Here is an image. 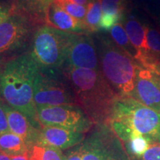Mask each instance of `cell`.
<instances>
[{"mask_svg": "<svg viewBox=\"0 0 160 160\" xmlns=\"http://www.w3.org/2000/svg\"><path fill=\"white\" fill-rule=\"evenodd\" d=\"M130 97L142 105L160 112V81L154 73L139 68L134 89Z\"/></svg>", "mask_w": 160, "mask_h": 160, "instance_id": "obj_11", "label": "cell"}, {"mask_svg": "<svg viewBox=\"0 0 160 160\" xmlns=\"http://www.w3.org/2000/svg\"><path fill=\"white\" fill-rule=\"evenodd\" d=\"M124 17H125L121 15L102 13L99 22V29L104 30V31H109L116 24L119 23V22L120 21H122Z\"/></svg>", "mask_w": 160, "mask_h": 160, "instance_id": "obj_25", "label": "cell"}, {"mask_svg": "<svg viewBox=\"0 0 160 160\" xmlns=\"http://www.w3.org/2000/svg\"><path fill=\"white\" fill-rule=\"evenodd\" d=\"M29 151L22 138L12 132L0 134V152L9 157L25 154Z\"/></svg>", "mask_w": 160, "mask_h": 160, "instance_id": "obj_17", "label": "cell"}, {"mask_svg": "<svg viewBox=\"0 0 160 160\" xmlns=\"http://www.w3.org/2000/svg\"><path fill=\"white\" fill-rule=\"evenodd\" d=\"M42 126H52L85 133L94 123L77 105H63L37 109Z\"/></svg>", "mask_w": 160, "mask_h": 160, "instance_id": "obj_9", "label": "cell"}, {"mask_svg": "<svg viewBox=\"0 0 160 160\" xmlns=\"http://www.w3.org/2000/svg\"><path fill=\"white\" fill-rule=\"evenodd\" d=\"M0 160H11V157H8L0 152Z\"/></svg>", "mask_w": 160, "mask_h": 160, "instance_id": "obj_32", "label": "cell"}, {"mask_svg": "<svg viewBox=\"0 0 160 160\" xmlns=\"http://www.w3.org/2000/svg\"><path fill=\"white\" fill-rule=\"evenodd\" d=\"M102 13L125 17V0H100Z\"/></svg>", "mask_w": 160, "mask_h": 160, "instance_id": "obj_23", "label": "cell"}, {"mask_svg": "<svg viewBox=\"0 0 160 160\" xmlns=\"http://www.w3.org/2000/svg\"><path fill=\"white\" fill-rule=\"evenodd\" d=\"M39 26L29 16L14 8L0 24V63L27 53Z\"/></svg>", "mask_w": 160, "mask_h": 160, "instance_id": "obj_6", "label": "cell"}, {"mask_svg": "<svg viewBox=\"0 0 160 160\" xmlns=\"http://www.w3.org/2000/svg\"><path fill=\"white\" fill-rule=\"evenodd\" d=\"M102 14V11L100 0H91L87 5V13L83 22L88 33L99 31Z\"/></svg>", "mask_w": 160, "mask_h": 160, "instance_id": "obj_19", "label": "cell"}, {"mask_svg": "<svg viewBox=\"0 0 160 160\" xmlns=\"http://www.w3.org/2000/svg\"><path fill=\"white\" fill-rule=\"evenodd\" d=\"M36 108L77 105L68 80L62 69H39L33 86Z\"/></svg>", "mask_w": 160, "mask_h": 160, "instance_id": "obj_7", "label": "cell"}, {"mask_svg": "<svg viewBox=\"0 0 160 160\" xmlns=\"http://www.w3.org/2000/svg\"><path fill=\"white\" fill-rule=\"evenodd\" d=\"M68 80L78 105L94 125H109L118 95L97 70L62 68Z\"/></svg>", "mask_w": 160, "mask_h": 160, "instance_id": "obj_2", "label": "cell"}, {"mask_svg": "<svg viewBox=\"0 0 160 160\" xmlns=\"http://www.w3.org/2000/svg\"><path fill=\"white\" fill-rule=\"evenodd\" d=\"M73 2L76 4H78L79 5H82V6H86L88 5V4L91 0H72Z\"/></svg>", "mask_w": 160, "mask_h": 160, "instance_id": "obj_30", "label": "cell"}, {"mask_svg": "<svg viewBox=\"0 0 160 160\" xmlns=\"http://www.w3.org/2000/svg\"><path fill=\"white\" fill-rule=\"evenodd\" d=\"M28 153L30 160H66L61 150L42 144L33 145Z\"/></svg>", "mask_w": 160, "mask_h": 160, "instance_id": "obj_18", "label": "cell"}, {"mask_svg": "<svg viewBox=\"0 0 160 160\" xmlns=\"http://www.w3.org/2000/svg\"><path fill=\"white\" fill-rule=\"evenodd\" d=\"M150 144L145 137L137 135L125 143V148L128 157H139L147 151Z\"/></svg>", "mask_w": 160, "mask_h": 160, "instance_id": "obj_21", "label": "cell"}, {"mask_svg": "<svg viewBox=\"0 0 160 160\" xmlns=\"http://www.w3.org/2000/svg\"><path fill=\"white\" fill-rule=\"evenodd\" d=\"M111 36L113 40L120 48L128 53L133 58L137 54V51L130 42L125 28L122 23H117L111 29Z\"/></svg>", "mask_w": 160, "mask_h": 160, "instance_id": "obj_20", "label": "cell"}, {"mask_svg": "<svg viewBox=\"0 0 160 160\" xmlns=\"http://www.w3.org/2000/svg\"><path fill=\"white\" fill-rule=\"evenodd\" d=\"M156 23H157L158 28H159V29L160 30V17L156 18Z\"/></svg>", "mask_w": 160, "mask_h": 160, "instance_id": "obj_33", "label": "cell"}, {"mask_svg": "<svg viewBox=\"0 0 160 160\" xmlns=\"http://www.w3.org/2000/svg\"><path fill=\"white\" fill-rule=\"evenodd\" d=\"M54 2L71 17L84 22L87 13V6L79 5L72 0H54Z\"/></svg>", "mask_w": 160, "mask_h": 160, "instance_id": "obj_22", "label": "cell"}, {"mask_svg": "<svg viewBox=\"0 0 160 160\" xmlns=\"http://www.w3.org/2000/svg\"><path fill=\"white\" fill-rule=\"evenodd\" d=\"M54 0H13L12 5L33 19L37 25H45V13Z\"/></svg>", "mask_w": 160, "mask_h": 160, "instance_id": "obj_15", "label": "cell"}, {"mask_svg": "<svg viewBox=\"0 0 160 160\" xmlns=\"http://www.w3.org/2000/svg\"><path fill=\"white\" fill-rule=\"evenodd\" d=\"M4 105H5V102L2 99H0V134L10 132Z\"/></svg>", "mask_w": 160, "mask_h": 160, "instance_id": "obj_26", "label": "cell"}, {"mask_svg": "<svg viewBox=\"0 0 160 160\" xmlns=\"http://www.w3.org/2000/svg\"><path fill=\"white\" fill-rule=\"evenodd\" d=\"M96 38L102 74L119 97H130L134 89L139 65L108 36L99 34Z\"/></svg>", "mask_w": 160, "mask_h": 160, "instance_id": "obj_4", "label": "cell"}, {"mask_svg": "<svg viewBox=\"0 0 160 160\" xmlns=\"http://www.w3.org/2000/svg\"><path fill=\"white\" fill-rule=\"evenodd\" d=\"M75 33L48 25L36 30L28 53L39 69H62Z\"/></svg>", "mask_w": 160, "mask_h": 160, "instance_id": "obj_5", "label": "cell"}, {"mask_svg": "<svg viewBox=\"0 0 160 160\" xmlns=\"http://www.w3.org/2000/svg\"><path fill=\"white\" fill-rule=\"evenodd\" d=\"M14 11V8L12 4L0 2V24L7 19Z\"/></svg>", "mask_w": 160, "mask_h": 160, "instance_id": "obj_27", "label": "cell"}, {"mask_svg": "<svg viewBox=\"0 0 160 160\" xmlns=\"http://www.w3.org/2000/svg\"><path fill=\"white\" fill-rule=\"evenodd\" d=\"M64 66L100 71L97 47L90 33H75Z\"/></svg>", "mask_w": 160, "mask_h": 160, "instance_id": "obj_10", "label": "cell"}, {"mask_svg": "<svg viewBox=\"0 0 160 160\" xmlns=\"http://www.w3.org/2000/svg\"><path fill=\"white\" fill-rule=\"evenodd\" d=\"M130 160H160V143L154 142L150 144L142 155L139 157H129Z\"/></svg>", "mask_w": 160, "mask_h": 160, "instance_id": "obj_24", "label": "cell"}, {"mask_svg": "<svg viewBox=\"0 0 160 160\" xmlns=\"http://www.w3.org/2000/svg\"><path fill=\"white\" fill-rule=\"evenodd\" d=\"M125 29L129 38L130 42L134 48L138 56L142 54L147 51V41H146V28L139 19L133 17H124Z\"/></svg>", "mask_w": 160, "mask_h": 160, "instance_id": "obj_16", "label": "cell"}, {"mask_svg": "<svg viewBox=\"0 0 160 160\" xmlns=\"http://www.w3.org/2000/svg\"><path fill=\"white\" fill-rule=\"evenodd\" d=\"M4 106L10 131L22 138L28 150L33 145L39 144L41 130L37 128L21 112L5 102Z\"/></svg>", "mask_w": 160, "mask_h": 160, "instance_id": "obj_12", "label": "cell"}, {"mask_svg": "<svg viewBox=\"0 0 160 160\" xmlns=\"http://www.w3.org/2000/svg\"><path fill=\"white\" fill-rule=\"evenodd\" d=\"M109 125L123 142L141 135L151 143H160V112L131 97L116 99Z\"/></svg>", "mask_w": 160, "mask_h": 160, "instance_id": "obj_3", "label": "cell"}, {"mask_svg": "<svg viewBox=\"0 0 160 160\" xmlns=\"http://www.w3.org/2000/svg\"><path fill=\"white\" fill-rule=\"evenodd\" d=\"M39 71L28 53L6 62L0 70V97L41 130L33 100V86Z\"/></svg>", "mask_w": 160, "mask_h": 160, "instance_id": "obj_1", "label": "cell"}, {"mask_svg": "<svg viewBox=\"0 0 160 160\" xmlns=\"http://www.w3.org/2000/svg\"><path fill=\"white\" fill-rule=\"evenodd\" d=\"M66 160H83L80 145L70 148L65 154Z\"/></svg>", "mask_w": 160, "mask_h": 160, "instance_id": "obj_28", "label": "cell"}, {"mask_svg": "<svg viewBox=\"0 0 160 160\" xmlns=\"http://www.w3.org/2000/svg\"><path fill=\"white\" fill-rule=\"evenodd\" d=\"M45 25L60 31L73 33H88L83 22L79 21L53 2L45 13Z\"/></svg>", "mask_w": 160, "mask_h": 160, "instance_id": "obj_14", "label": "cell"}, {"mask_svg": "<svg viewBox=\"0 0 160 160\" xmlns=\"http://www.w3.org/2000/svg\"><path fill=\"white\" fill-rule=\"evenodd\" d=\"M151 72H152L153 73H154V74L157 76V77H158V79H159L160 81V64L159 65H158L157 67L155 68V69L153 70V71H151Z\"/></svg>", "mask_w": 160, "mask_h": 160, "instance_id": "obj_31", "label": "cell"}, {"mask_svg": "<svg viewBox=\"0 0 160 160\" xmlns=\"http://www.w3.org/2000/svg\"><path fill=\"white\" fill-rule=\"evenodd\" d=\"M11 160H30L28 152L25 153V154L19 155V156H17V157H11Z\"/></svg>", "mask_w": 160, "mask_h": 160, "instance_id": "obj_29", "label": "cell"}, {"mask_svg": "<svg viewBox=\"0 0 160 160\" xmlns=\"http://www.w3.org/2000/svg\"><path fill=\"white\" fill-rule=\"evenodd\" d=\"M80 147L83 160H130L109 125H95Z\"/></svg>", "mask_w": 160, "mask_h": 160, "instance_id": "obj_8", "label": "cell"}, {"mask_svg": "<svg viewBox=\"0 0 160 160\" xmlns=\"http://www.w3.org/2000/svg\"><path fill=\"white\" fill-rule=\"evenodd\" d=\"M85 134L62 128L42 126L39 144L66 150L82 143L85 139Z\"/></svg>", "mask_w": 160, "mask_h": 160, "instance_id": "obj_13", "label": "cell"}]
</instances>
